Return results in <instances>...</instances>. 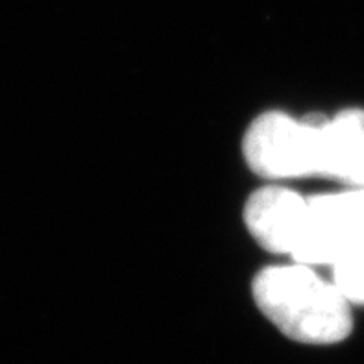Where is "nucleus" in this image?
<instances>
[{
	"instance_id": "4",
	"label": "nucleus",
	"mask_w": 364,
	"mask_h": 364,
	"mask_svg": "<svg viewBox=\"0 0 364 364\" xmlns=\"http://www.w3.org/2000/svg\"><path fill=\"white\" fill-rule=\"evenodd\" d=\"M309 198L287 187H263L245 205V224L259 246L272 254H294L305 228Z\"/></svg>"
},
{
	"instance_id": "1",
	"label": "nucleus",
	"mask_w": 364,
	"mask_h": 364,
	"mask_svg": "<svg viewBox=\"0 0 364 364\" xmlns=\"http://www.w3.org/2000/svg\"><path fill=\"white\" fill-rule=\"evenodd\" d=\"M252 292L259 311L285 337L301 344H338L353 329L346 296L309 264L264 268L255 276Z\"/></svg>"
},
{
	"instance_id": "5",
	"label": "nucleus",
	"mask_w": 364,
	"mask_h": 364,
	"mask_svg": "<svg viewBox=\"0 0 364 364\" xmlns=\"http://www.w3.org/2000/svg\"><path fill=\"white\" fill-rule=\"evenodd\" d=\"M318 176L364 187V109L326 117L318 135Z\"/></svg>"
},
{
	"instance_id": "6",
	"label": "nucleus",
	"mask_w": 364,
	"mask_h": 364,
	"mask_svg": "<svg viewBox=\"0 0 364 364\" xmlns=\"http://www.w3.org/2000/svg\"><path fill=\"white\" fill-rule=\"evenodd\" d=\"M333 283L351 305H364V242L333 264Z\"/></svg>"
},
{
	"instance_id": "2",
	"label": "nucleus",
	"mask_w": 364,
	"mask_h": 364,
	"mask_svg": "<svg viewBox=\"0 0 364 364\" xmlns=\"http://www.w3.org/2000/svg\"><path fill=\"white\" fill-rule=\"evenodd\" d=\"M326 115L304 119L268 111L246 129L242 154L255 174L270 180L318 176V135Z\"/></svg>"
},
{
	"instance_id": "3",
	"label": "nucleus",
	"mask_w": 364,
	"mask_h": 364,
	"mask_svg": "<svg viewBox=\"0 0 364 364\" xmlns=\"http://www.w3.org/2000/svg\"><path fill=\"white\" fill-rule=\"evenodd\" d=\"M364 242V187L309 198L294 263L333 267Z\"/></svg>"
}]
</instances>
